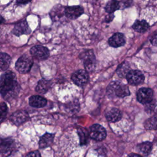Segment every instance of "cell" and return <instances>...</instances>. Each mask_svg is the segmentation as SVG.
<instances>
[{
    "mask_svg": "<svg viewBox=\"0 0 157 157\" xmlns=\"http://www.w3.org/2000/svg\"><path fill=\"white\" fill-rule=\"evenodd\" d=\"M20 90L16 75L12 71H7L0 77V93L6 101L16 98Z\"/></svg>",
    "mask_w": 157,
    "mask_h": 157,
    "instance_id": "obj_1",
    "label": "cell"
},
{
    "mask_svg": "<svg viewBox=\"0 0 157 157\" xmlns=\"http://www.w3.org/2000/svg\"><path fill=\"white\" fill-rule=\"evenodd\" d=\"M109 98H124L129 96L131 93L128 87L119 81H113L109 83L106 90Z\"/></svg>",
    "mask_w": 157,
    "mask_h": 157,
    "instance_id": "obj_2",
    "label": "cell"
},
{
    "mask_svg": "<svg viewBox=\"0 0 157 157\" xmlns=\"http://www.w3.org/2000/svg\"><path fill=\"white\" fill-rule=\"evenodd\" d=\"M17 150V144L14 139L7 137L0 139V154L3 157L10 156Z\"/></svg>",
    "mask_w": 157,
    "mask_h": 157,
    "instance_id": "obj_3",
    "label": "cell"
},
{
    "mask_svg": "<svg viewBox=\"0 0 157 157\" xmlns=\"http://www.w3.org/2000/svg\"><path fill=\"white\" fill-rule=\"evenodd\" d=\"M33 65V60L28 55H23L21 56L15 63V68L20 73H28Z\"/></svg>",
    "mask_w": 157,
    "mask_h": 157,
    "instance_id": "obj_4",
    "label": "cell"
},
{
    "mask_svg": "<svg viewBox=\"0 0 157 157\" xmlns=\"http://www.w3.org/2000/svg\"><path fill=\"white\" fill-rule=\"evenodd\" d=\"M81 59L86 71H93L96 67V57L92 50H86L81 53Z\"/></svg>",
    "mask_w": 157,
    "mask_h": 157,
    "instance_id": "obj_5",
    "label": "cell"
},
{
    "mask_svg": "<svg viewBox=\"0 0 157 157\" xmlns=\"http://www.w3.org/2000/svg\"><path fill=\"white\" fill-rule=\"evenodd\" d=\"M88 132L90 137L96 141H102L107 136L105 129L99 124H94L91 126Z\"/></svg>",
    "mask_w": 157,
    "mask_h": 157,
    "instance_id": "obj_6",
    "label": "cell"
},
{
    "mask_svg": "<svg viewBox=\"0 0 157 157\" xmlns=\"http://www.w3.org/2000/svg\"><path fill=\"white\" fill-rule=\"evenodd\" d=\"M30 53L33 58L38 61L47 59L50 55L48 49L42 45L33 46L30 50Z\"/></svg>",
    "mask_w": 157,
    "mask_h": 157,
    "instance_id": "obj_7",
    "label": "cell"
},
{
    "mask_svg": "<svg viewBox=\"0 0 157 157\" xmlns=\"http://www.w3.org/2000/svg\"><path fill=\"white\" fill-rule=\"evenodd\" d=\"M137 101L142 104H147L153 99V90L149 88H141L136 94Z\"/></svg>",
    "mask_w": 157,
    "mask_h": 157,
    "instance_id": "obj_8",
    "label": "cell"
},
{
    "mask_svg": "<svg viewBox=\"0 0 157 157\" xmlns=\"http://www.w3.org/2000/svg\"><path fill=\"white\" fill-rule=\"evenodd\" d=\"M89 76L87 71L83 69H79L74 72L71 75L72 82L78 86H84L88 81Z\"/></svg>",
    "mask_w": 157,
    "mask_h": 157,
    "instance_id": "obj_9",
    "label": "cell"
},
{
    "mask_svg": "<svg viewBox=\"0 0 157 157\" xmlns=\"http://www.w3.org/2000/svg\"><path fill=\"white\" fill-rule=\"evenodd\" d=\"M126 78L128 82L132 85L142 84L145 80L144 75L139 70H131L126 75Z\"/></svg>",
    "mask_w": 157,
    "mask_h": 157,
    "instance_id": "obj_10",
    "label": "cell"
},
{
    "mask_svg": "<svg viewBox=\"0 0 157 157\" xmlns=\"http://www.w3.org/2000/svg\"><path fill=\"white\" fill-rule=\"evenodd\" d=\"M29 119L28 112L24 110H18L13 112L10 117L9 120L16 126H20Z\"/></svg>",
    "mask_w": 157,
    "mask_h": 157,
    "instance_id": "obj_11",
    "label": "cell"
},
{
    "mask_svg": "<svg viewBox=\"0 0 157 157\" xmlns=\"http://www.w3.org/2000/svg\"><path fill=\"white\" fill-rule=\"evenodd\" d=\"M84 12L83 8L80 6H67L65 7L64 14L66 18L70 20H75L81 16Z\"/></svg>",
    "mask_w": 157,
    "mask_h": 157,
    "instance_id": "obj_12",
    "label": "cell"
},
{
    "mask_svg": "<svg viewBox=\"0 0 157 157\" xmlns=\"http://www.w3.org/2000/svg\"><path fill=\"white\" fill-rule=\"evenodd\" d=\"M30 33L31 29L25 20L17 23L12 30V33L17 36H20L23 34H29Z\"/></svg>",
    "mask_w": 157,
    "mask_h": 157,
    "instance_id": "obj_13",
    "label": "cell"
},
{
    "mask_svg": "<svg viewBox=\"0 0 157 157\" xmlns=\"http://www.w3.org/2000/svg\"><path fill=\"white\" fill-rule=\"evenodd\" d=\"M108 42L109 45L112 47H120L125 44L126 37L123 33H117L109 39Z\"/></svg>",
    "mask_w": 157,
    "mask_h": 157,
    "instance_id": "obj_14",
    "label": "cell"
},
{
    "mask_svg": "<svg viewBox=\"0 0 157 157\" xmlns=\"http://www.w3.org/2000/svg\"><path fill=\"white\" fill-rule=\"evenodd\" d=\"M105 116L107 121L115 123L121 120L122 117V113L118 109L112 108L106 112Z\"/></svg>",
    "mask_w": 157,
    "mask_h": 157,
    "instance_id": "obj_15",
    "label": "cell"
},
{
    "mask_svg": "<svg viewBox=\"0 0 157 157\" xmlns=\"http://www.w3.org/2000/svg\"><path fill=\"white\" fill-rule=\"evenodd\" d=\"M54 137V134L48 132H46L44 135L40 136L38 142L39 148H45L50 146L53 142Z\"/></svg>",
    "mask_w": 157,
    "mask_h": 157,
    "instance_id": "obj_16",
    "label": "cell"
},
{
    "mask_svg": "<svg viewBox=\"0 0 157 157\" xmlns=\"http://www.w3.org/2000/svg\"><path fill=\"white\" fill-rule=\"evenodd\" d=\"M65 7L61 4H57L52 8L50 12V17L53 21H58L61 17H63L64 14Z\"/></svg>",
    "mask_w": 157,
    "mask_h": 157,
    "instance_id": "obj_17",
    "label": "cell"
},
{
    "mask_svg": "<svg viewBox=\"0 0 157 157\" xmlns=\"http://www.w3.org/2000/svg\"><path fill=\"white\" fill-rule=\"evenodd\" d=\"M47 102V101L45 98L38 95L32 96L29 99V104L33 107H43L46 105Z\"/></svg>",
    "mask_w": 157,
    "mask_h": 157,
    "instance_id": "obj_18",
    "label": "cell"
},
{
    "mask_svg": "<svg viewBox=\"0 0 157 157\" xmlns=\"http://www.w3.org/2000/svg\"><path fill=\"white\" fill-rule=\"evenodd\" d=\"M152 144L150 142L147 141L138 144L136 147V150L144 156H148L151 151Z\"/></svg>",
    "mask_w": 157,
    "mask_h": 157,
    "instance_id": "obj_19",
    "label": "cell"
},
{
    "mask_svg": "<svg viewBox=\"0 0 157 157\" xmlns=\"http://www.w3.org/2000/svg\"><path fill=\"white\" fill-rule=\"evenodd\" d=\"M132 27L136 32L143 33L148 30L149 28V25L144 20H136L133 23Z\"/></svg>",
    "mask_w": 157,
    "mask_h": 157,
    "instance_id": "obj_20",
    "label": "cell"
},
{
    "mask_svg": "<svg viewBox=\"0 0 157 157\" xmlns=\"http://www.w3.org/2000/svg\"><path fill=\"white\" fill-rule=\"evenodd\" d=\"M51 82L45 79L40 80L36 87V91L40 94L46 93L51 86Z\"/></svg>",
    "mask_w": 157,
    "mask_h": 157,
    "instance_id": "obj_21",
    "label": "cell"
},
{
    "mask_svg": "<svg viewBox=\"0 0 157 157\" xmlns=\"http://www.w3.org/2000/svg\"><path fill=\"white\" fill-rule=\"evenodd\" d=\"M11 62V57L6 53H0V71L7 70Z\"/></svg>",
    "mask_w": 157,
    "mask_h": 157,
    "instance_id": "obj_22",
    "label": "cell"
},
{
    "mask_svg": "<svg viewBox=\"0 0 157 157\" xmlns=\"http://www.w3.org/2000/svg\"><path fill=\"white\" fill-rule=\"evenodd\" d=\"M130 65L129 63L124 61L121 63L117 69L116 72L118 77L121 78H124L126 77L128 73L131 71Z\"/></svg>",
    "mask_w": 157,
    "mask_h": 157,
    "instance_id": "obj_23",
    "label": "cell"
},
{
    "mask_svg": "<svg viewBox=\"0 0 157 157\" xmlns=\"http://www.w3.org/2000/svg\"><path fill=\"white\" fill-rule=\"evenodd\" d=\"M77 134L79 137L80 145L87 144L90 137L88 131L84 128H79L77 129Z\"/></svg>",
    "mask_w": 157,
    "mask_h": 157,
    "instance_id": "obj_24",
    "label": "cell"
},
{
    "mask_svg": "<svg viewBox=\"0 0 157 157\" xmlns=\"http://www.w3.org/2000/svg\"><path fill=\"white\" fill-rule=\"evenodd\" d=\"M120 8V2L118 1H110L105 6V10L109 13H113V12Z\"/></svg>",
    "mask_w": 157,
    "mask_h": 157,
    "instance_id": "obj_25",
    "label": "cell"
},
{
    "mask_svg": "<svg viewBox=\"0 0 157 157\" xmlns=\"http://www.w3.org/2000/svg\"><path fill=\"white\" fill-rule=\"evenodd\" d=\"M144 126L147 130H157V117L153 116L147 119L144 123Z\"/></svg>",
    "mask_w": 157,
    "mask_h": 157,
    "instance_id": "obj_26",
    "label": "cell"
},
{
    "mask_svg": "<svg viewBox=\"0 0 157 157\" xmlns=\"http://www.w3.org/2000/svg\"><path fill=\"white\" fill-rule=\"evenodd\" d=\"M145 109L148 113H157V102L153 99L150 102L145 104Z\"/></svg>",
    "mask_w": 157,
    "mask_h": 157,
    "instance_id": "obj_27",
    "label": "cell"
},
{
    "mask_svg": "<svg viewBox=\"0 0 157 157\" xmlns=\"http://www.w3.org/2000/svg\"><path fill=\"white\" fill-rule=\"evenodd\" d=\"M8 112V107L6 103L2 102L0 104V123H1L6 117Z\"/></svg>",
    "mask_w": 157,
    "mask_h": 157,
    "instance_id": "obj_28",
    "label": "cell"
},
{
    "mask_svg": "<svg viewBox=\"0 0 157 157\" xmlns=\"http://www.w3.org/2000/svg\"><path fill=\"white\" fill-rule=\"evenodd\" d=\"M25 157H42L40 152L38 150L32 151L27 153Z\"/></svg>",
    "mask_w": 157,
    "mask_h": 157,
    "instance_id": "obj_29",
    "label": "cell"
},
{
    "mask_svg": "<svg viewBox=\"0 0 157 157\" xmlns=\"http://www.w3.org/2000/svg\"><path fill=\"white\" fill-rule=\"evenodd\" d=\"M150 42L153 45L157 46V34H154L151 36V37L150 38Z\"/></svg>",
    "mask_w": 157,
    "mask_h": 157,
    "instance_id": "obj_30",
    "label": "cell"
},
{
    "mask_svg": "<svg viewBox=\"0 0 157 157\" xmlns=\"http://www.w3.org/2000/svg\"><path fill=\"white\" fill-rule=\"evenodd\" d=\"M113 18H114V14H113V13H109V15H107L105 17V22H107V23H109V22H110L111 21H112V20L113 19Z\"/></svg>",
    "mask_w": 157,
    "mask_h": 157,
    "instance_id": "obj_31",
    "label": "cell"
},
{
    "mask_svg": "<svg viewBox=\"0 0 157 157\" xmlns=\"http://www.w3.org/2000/svg\"><path fill=\"white\" fill-rule=\"evenodd\" d=\"M123 3V8H126V7H128L131 5V3L132 2V1H123L122 2Z\"/></svg>",
    "mask_w": 157,
    "mask_h": 157,
    "instance_id": "obj_32",
    "label": "cell"
},
{
    "mask_svg": "<svg viewBox=\"0 0 157 157\" xmlns=\"http://www.w3.org/2000/svg\"><path fill=\"white\" fill-rule=\"evenodd\" d=\"M127 157H143L140 155L139 154H136V153H130L128 155Z\"/></svg>",
    "mask_w": 157,
    "mask_h": 157,
    "instance_id": "obj_33",
    "label": "cell"
},
{
    "mask_svg": "<svg viewBox=\"0 0 157 157\" xmlns=\"http://www.w3.org/2000/svg\"><path fill=\"white\" fill-rule=\"evenodd\" d=\"M28 2H29V1H17V3L19 4H27Z\"/></svg>",
    "mask_w": 157,
    "mask_h": 157,
    "instance_id": "obj_34",
    "label": "cell"
},
{
    "mask_svg": "<svg viewBox=\"0 0 157 157\" xmlns=\"http://www.w3.org/2000/svg\"><path fill=\"white\" fill-rule=\"evenodd\" d=\"M4 18H2V17H0V24H1L2 23H3V22H4Z\"/></svg>",
    "mask_w": 157,
    "mask_h": 157,
    "instance_id": "obj_35",
    "label": "cell"
}]
</instances>
